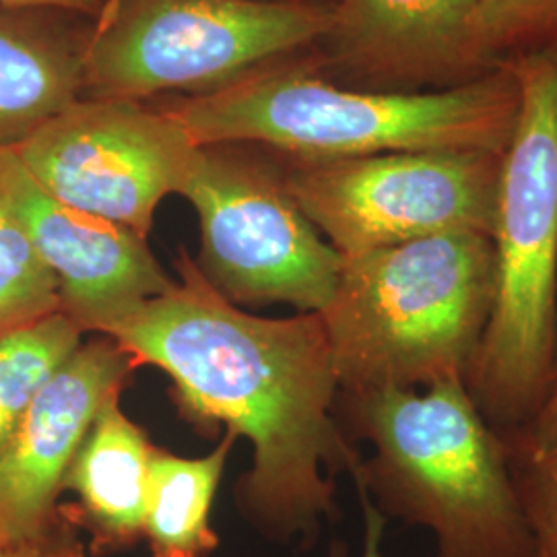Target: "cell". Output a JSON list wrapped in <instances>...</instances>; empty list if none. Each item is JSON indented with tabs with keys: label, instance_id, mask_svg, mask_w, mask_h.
<instances>
[{
	"label": "cell",
	"instance_id": "52a82bcc",
	"mask_svg": "<svg viewBox=\"0 0 557 557\" xmlns=\"http://www.w3.org/2000/svg\"><path fill=\"white\" fill-rule=\"evenodd\" d=\"M504 153L413 151L298 160L285 186L343 259L442 234L490 236Z\"/></svg>",
	"mask_w": 557,
	"mask_h": 557
},
{
	"label": "cell",
	"instance_id": "30bf717a",
	"mask_svg": "<svg viewBox=\"0 0 557 557\" xmlns=\"http://www.w3.org/2000/svg\"><path fill=\"white\" fill-rule=\"evenodd\" d=\"M0 188L83 333L103 335L174 283L143 236L50 197L11 149H0Z\"/></svg>",
	"mask_w": 557,
	"mask_h": 557
},
{
	"label": "cell",
	"instance_id": "3957f363",
	"mask_svg": "<svg viewBox=\"0 0 557 557\" xmlns=\"http://www.w3.org/2000/svg\"><path fill=\"white\" fill-rule=\"evenodd\" d=\"M520 108L515 75L434 94H370L259 69L168 112L199 147L262 143L296 160H347L413 151L504 153Z\"/></svg>",
	"mask_w": 557,
	"mask_h": 557
},
{
	"label": "cell",
	"instance_id": "5bb4252c",
	"mask_svg": "<svg viewBox=\"0 0 557 557\" xmlns=\"http://www.w3.org/2000/svg\"><path fill=\"white\" fill-rule=\"evenodd\" d=\"M57 15L0 7V149L17 147L83 96L85 36Z\"/></svg>",
	"mask_w": 557,
	"mask_h": 557
},
{
	"label": "cell",
	"instance_id": "d6986e66",
	"mask_svg": "<svg viewBox=\"0 0 557 557\" xmlns=\"http://www.w3.org/2000/svg\"><path fill=\"white\" fill-rule=\"evenodd\" d=\"M547 36H557V0H479L473 62Z\"/></svg>",
	"mask_w": 557,
	"mask_h": 557
},
{
	"label": "cell",
	"instance_id": "ffe728a7",
	"mask_svg": "<svg viewBox=\"0 0 557 557\" xmlns=\"http://www.w3.org/2000/svg\"><path fill=\"white\" fill-rule=\"evenodd\" d=\"M60 515V510H59ZM81 531L60 515L52 529L40 539V557H89Z\"/></svg>",
	"mask_w": 557,
	"mask_h": 557
},
{
	"label": "cell",
	"instance_id": "277c9868",
	"mask_svg": "<svg viewBox=\"0 0 557 557\" xmlns=\"http://www.w3.org/2000/svg\"><path fill=\"white\" fill-rule=\"evenodd\" d=\"M506 66L520 108L499 170L494 308L467 379L499 434L537 418L557 358V46Z\"/></svg>",
	"mask_w": 557,
	"mask_h": 557
},
{
	"label": "cell",
	"instance_id": "ac0fdd59",
	"mask_svg": "<svg viewBox=\"0 0 557 557\" xmlns=\"http://www.w3.org/2000/svg\"><path fill=\"white\" fill-rule=\"evenodd\" d=\"M518 499L533 535V556L557 557V440L533 446L520 432L502 434Z\"/></svg>",
	"mask_w": 557,
	"mask_h": 557
},
{
	"label": "cell",
	"instance_id": "2e32d148",
	"mask_svg": "<svg viewBox=\"0 0 557 557\" xmlns=\"http://www.w3.org/2000/svg\"><path fill=\"white\" fill-rule=\"evenodd\" d=\"M83 343V331L64 312L0 333V450L46 380Z\"/></svg>",
	"mask_w": 557,
	"mask_h": 557
},
{
	"label": "cell",
	"instance_id": "cb8c5ba5",
	"mask_svg": "<svg viewBox=\"0 0 557 557\" xmlns=\"http://www.w3.org/2000/svg\"><path fill=\"white\" fill-rule=\"evenodd\" d=\"M0 557H40V541L38 543L2 547L0 549Z\"/></svg>",
	"mask_w": 557,
	"mask_h": 557
},
{
	"label": "cell",
	"instance_id": "5b68a950",
	"mask_svg": "<svg viewBox=\"0 0 557 557\" xmlns=\"http://www.w3.org/2000/svg\"><path fill=\"white\" fill-rule=\"evenodd\" d=\"M496 296L494 239L442 234L343 259L320 319L341 393L469 379Z\"/></svg>",
	"mask_w": 557,
	"mask_h": 557
},
{
	"label": "cell",
	"instance_id": "6da1fadb",
	"mask_svg": "<svg viewBox=\"0 0 557 557\" xmlns=\"http://www.w3.org/2000/svg\"><path fill=\"white\" fill-rule=\"evenodd\" d=\"M178 281L103 335L137 366L174 382L184 416L223 423L252 444V469L236 492L260 535L310 545L335 515V485L322 469L349 471L358 455L335 421L338 382L319 312L260 319L239 310L186 252Z\"/></svg>",
	"mask_w": 557,
	"mask_h": 557
},
{
	"label": "cell",
	"instance_id": "44dd1931",
	"mask_svg": "<svg viewBox=\"0 0 557 557\" xmlns=\"http://www.w3.org/2000/svg\"><path fill=\"white\" fill-rule=\"evenodd\" d=\"M520 436L533 446H549L557 440V358L554 368V379L543 407L539 409L537 418L527 430H518Z\"/></svg>",
	"mask_w": 557,
	"mask_h": 557
},
{
	"label": "cell",
	"instance_id": "9c48e42d",
	"mask_svg": "<svg viewBox=\"0 0 557 557\" xmlns=\"http://www.w3.org/2000/svg\"><path fill=\"white\" fill-rule=\"evenodd\" d=\"M199 145L165 110L87 98L11 147L54 199L147 238L161 200L180 195Z\"/></svg>",
	"mask_w": 557,
	"mask_h": 557
},
{
	"label": "cell",
	"instance_id": "7c38bea8",
	"mask_svg": "<svg viewBox=\"0 0 557 557\" xmlns=\"http://www.w3.org/2000/svg\"><path fill=\"white\" fill-rule=\"evenodd\" d=\"M120 395L101 405L66 471L62 492H73L77 504L59 506L62 517L89 535L87 549L98 557L133 549L143 539L156 453L145 430L122 411Z\"/></svg>",
	"mask_w": 557,
	"mask_h": 557
},
{
	"label": "cell",
	"instance_id": "4fadbf2b",
	"mask_svg": "<svg viewBox=\"0 0 557 557\" xmlns=\"http://www.w3.org/2000/svg\"><path fill=\"white\" fill-rule=\"evenodd\" d=\"M479 0H341L333 9L338 54L384 75H421L473 62Z\"/></svg>",
	"mask_w": 557,
	"mask_h": 557
},
{
	"label": "cell",
	"instance_id": "ba28073f",
	"mask_svg": "<svg viewBox=\"0 0 557 557\" xmlns=\"http://www.w3.org/2000/svg\"><path fill=\"white\" fill-rule=\"evenodd\" d=\"M184 199L200 225L202 275L234 304H289L320 312L343 257L304 215L285 180L221 145L200 147Z\"/></svg>",
	"mask_w": 557,
	"mask_h": 557
},
{
	"label": "cell",
	"instance_id": "603a6c76",
	"mask_svg": "<svg viewBox=\"0 0 557 557\" xmlns=\"http://www.w3.org/2000/svg\"><path fill=\"white\" fill-rule=\"evenodd\" d=\"M106 0H0L4 9H29V11H52V13H100Z\"/></svg>",
	"mask_w": 557,
	"mask_h": 557
},
{
	"label": "cell",
	"instance_id": "8992f818",
	"mask_svg": "<svg viewBox=\"0 0 557 557\" xmlns=\"http://www.w3.org/2000/svg\"><path fill=\"white\" fill-rule=\"evenodd\" d=\"M85 36L89 98L209 94L326 38L333 9L294 0H106Z\"/></svg>",
	"mask_w": 557,
	"mask_h": 557
},
{
	"label": "cell",
	"instance_id": "e0dca14e",
	"mask_svg": "<svg viewBox=\"0 0 557 557\" xmlns=\"http://www.w3.org/2000/svg\"><path fill=\"white\" fill-rule=\"evenodd\" d=\"M59 310L57 281L0 188V333Z\"/></svg>",
	"mask_w": 557,
	"mask_h": 557
},
{
	"label": "cell",
	"instance_id": "9a60e30c",
	"mask_svg": "<svg viewBox=\"0 0 557 557\" xmlns=\"http://www.w3.org/2000/svg\"><path fill=\"white\" fill-rule=\"evenodd\" d=\"M236 436L200 458L176 457L156 446L143 539L151 557H209L220 547L211 510Z\"/></svg>",
	"mask_w": 557,
	"mask_h": 557
},
{
	"label": "cell",
	"instance_id": "7402d4cb",
	"mask_svg": "<svg viewBox=\"0 0 557 557\" xmlns=\"http://www.w3.org/2000/svg\"><path fill=\"white\" fill-rule=\"evenodd\" d=\"M358 492L361 510H363V549H361V557H384V554H382V539H384V529H386L388 518L380 512L363 490L358 487ZM333 557H337V552L333 554Z\"/></svg>",
	"mask_w": 557,
	"mask_h": 557
},
{
	"label": "cell",
	"instance_id": "8fae6325",
	"mask_svg": "<svg viewBox=\"0 0 557 557\" xmlns=\"http://www.w3.org/2000/svg\"><path fill=\"white\" fill-rule=\"evenodd\" d=\"M135 368L131 354L101 335L81 343L46 380L0 450V549L38 543L59 520L62 483L81 442Z\"/></svg>",
	"mask_w": 557,
	"mask_h": 557
},
{
	"label": "cell",
	"instance_id": "7a4b0ae2",
	"mask_svg": "<svg viewBox=\"0 0 557 557\" xmlns=\"http://www.w3.org/2000/svg\"><path fill=\"white\" fill-rule=\"evenodd\" d=\"M345 413L376 455L349 469L386 518L423 527L436 557H531L506 444L465 380L343 393Z\"/></svg>",
	"mask_w": 557,
	"mask_h": 557
}]
</instances>
